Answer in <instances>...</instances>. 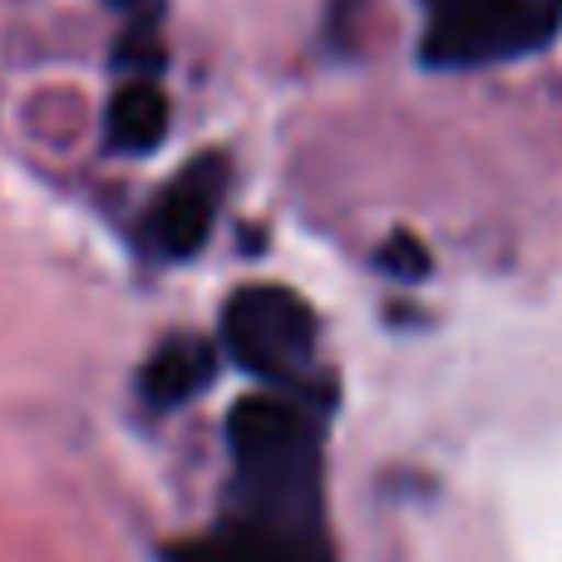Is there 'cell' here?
<instances>
[{"mask_svg": "<svg viewBox=\"0 0 562 562\" xmlns=\"http://www.w3.org/2000/svg\"><path fill=\"white\" fill-rule=\"evenodd\" d=\"M168 134V94L158 89L154 75H134L119 85L109 104V148L119 154H154Z\"/></svg>", "mask_w": 562, "mask_h": 562, "instance_id": "5", "label": "cell"}, {"mask_svg": "<svg viewBox=\"0 0 562 562\" xmlns=\"http://www.w3.org/2000/svg\"><path fill=\"white\" fill-rule=\"evenodd\" d=\"M548 484H562V469L548 474ZM533 553L538 562H562V494L533 498Z\"/></svg>", "mask_w": 562, "mask_h": 562, "instance_id": "7", "label": "cell"}, {"mask_svg": "<svg viewBox=\"0 0 562 562\" xmlns=\"http://www.w3.org/2000/svg\"><path fill=\"white\" fill-rule=\"evenodd\" d=\"M213 380V346L207 340H168L148 356L144 375H138V390L154 409H173L183 400H193L198 390Z\"/></svg>", "mask_w": 562, "mask_h": 562, "instance_id": "6", "label": "cell"}, {"mask_svg": "<svg viewBox=\"0 0 562 562\" xmlns=\"http://www.w3.org/2000/svg\"><path fill=\"white\" fill-rule=\"evenodd\" d=\"M109 5H119L128 20H154V10H158V0H109Z\"/></svg>", "mask_w": 562, "mask_h": 562, "instance_id": "8", "label": "cell"}, {"mask_svg": "<svg viewBox=\"0 0 562 562\" xmlns=\"http://www.w3.org/2000/svg\"><path fill=\"white\" fill-rule=\"evenodd\" d=\"M237 464V518L217 562H336L321 504V425L281 395H252L227 419Z\"/></svg>", "mask_w": 562, "mask_h": 562, "instance_id": "1", "label": "cell"}, {"mask_svg": "<svg viewBox=\"0 0 562 562\" xmlns=\"http://www.w3.org/2000/svg\"><path fill=\"white\" fill-rule=\"evenodd\" d=\"M223 346L243 370L291 385L316 360V316L296 291L247 286L223 311Z\"/></svg>", "mask_w": 562, "mask_h": 562, "instance_id": "3", "label": "cell"}, {"mask_svg": "<svg viewBox=\"0 0 562 562\" xmlns=\"http://www.w3.org/2000/svg\"><path fill=\"white\" fill-rule=\"evenodd\" d=\"M548 5H553V10H558V15H562V0H548Z\"/></svg>", "mask_w": 562, "mask_h": 562, "instance_id": "9", "label": "cell"}, {"mask_svg": "<svg viewBox=\"0 0 562 562\" xmlns=\"http://www.w3.org/2000/svg\"><path fill=\"white\" fill-rule=\"evenodd\" d=\"M223 193H227V158L223 154H203L164 188V198L154 203V233L158 252L164 257H193L198 247L207 243L217 223V207H223Z\"/></svg>", "mask_w": 562, "mask_h": 562, "instance_id": "4", "label": "cell"}, {"mask_svg": "<svg viewBox=\"0 0 562 562\" xmlns=\"http://www.w3.org/2000/svg\"><path fill=\"white\" fill-rule=\"evenodd\" d=\"M425 65L474 69L543 49L562 15L548 0H425Z\"/></svg>", "mask_w": 562, "mask_h": 562, "instance_id": "2", "label": "cell"}]
</instances>
